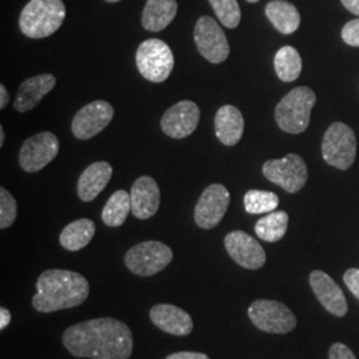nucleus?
Returning a JSON list of instances; mask_svg holds the SVG:
<instances>
[{
	"label": "nucleus",
	"mask_w": 359,
	"mask_h": 359,
	"mask_svg": "<svg viewBox=\"0 0 359 359\" xmlns=\"http://www.w3.org/2000/svg\"><path fill=\"white\" fill-rule=\"evenodd\" d=\"M221 25L234 29L241 22V10L237 0H209Z\"/></svg>",
	"instance_id": "obj_29"
},
{
	"label": "nucleus",
	"mask_w": 359,
	"mask_h": 359,
	"mask_svg": "<svg viewBox=\"0 0 359 359\" xmlns=\"http://www.w3.org/2000/svg\"><path fill=\"white\" fill-rule=\"evenodd\" d=\"M105 1H108V3H117V1H120V0H105Z\"/></svg>",
	"instance_id": "obj_39"
},
{
	"label": "nucleus",
	"mask_w": 359,
	"mask_h": 359,
	"mask_svg": "<svg viewBox=\"0 0 359 359\" xmlns=\"http://www.w3.org/2000/svg\"><path fill=\"white\" fill-rule=\"evenodd\" d=\"M329 359H357L354 353L344 344H334L329 350Z\"/></svg>",
	"instance_id": "obj_32"
},
{
	"label": "nucleus",
	"mask_w": 359,
	"mask_h": 359,
	"mask_svg": "<svg viewBox=\"0 0 359 359\" xmlns=\"http://www.w3.org/2000/svg\"><path fill=\"white\" fill-rule=\"evenodd\" d=\"M63 0H29L20 13L19 27L27 38L51 36L65 22Z\"/></svg>",
	"instance_id": "obj_3"
},
{
	"label": "nucleus",
	"mask_w": 359,
	"mask_h": 359,
	"mask_svg": "<svg viewBox=\"0 0 359 359\" xmlns=\"http://www.w3.org/2000/svg\"><path fill=\"white\" fill-rule=\"evenodd\" d=\"M4 137H6L4 129H3V127H0V147H3V144H4Z\"/></svg>",
	"instance_id": "obj_38"
},
{
	"label": "nucleus",
	"mask_w": 359,
	"mask_h": 359,
	"mask_svg": "<svg viewBox=\"0 0 359 359\" xmlns=\"http://www.w3.org/2000/svg\"><path fill=\"white\" fill-rule=\"evenodd\" d=\"M173 259L172 249L160 241H144L129 249L124 262L133 274L151 277L167 268Z\"/></svg>",
	"instance_id": "obj_7"
},
{
	"label": "nucleus",
	"mask_w": 359,
	"mask_h": 359,
	"mask_svg": "<svg viewBox=\"0 0 359 359\" xmlns=\"http://www.w3.org/2000/svg\"><path fill=\"white\" fill-rule=\"evenodd\" d=\"M341 1L346 10L359 16V0H341Z\"/></svg>",
	"instance_id": "obj_36"
},
{
	"label": "nucleus",
	"mask_w": 359,
	"mask_h": 359,
	"mask_svg": "<svg viewBox=\"0 0 359 359\" xmlns=\"http://www.w3.org/2000/svg\"><path fill=\"white\" fill-rule=\"evenodd\" d=\"M310 286L322 306L335 317H344L347 313L346 298L333 278L321 270H314L309 277Z\"/></svg>",
	"instance_id": "obj_16"
},
{
	"label": "nucleus",
	"mask_w": 359,
	"mask_h": 359,
	"mask_svg": "<svg viewBox=\"0 0 359 359\" xmlns=\"http://www.w3.org/2000/svg\"><path fill=\"white\" fill-rule=\"evenodd\" d=\"M176 13V0H147L142 11V27L149 32H160L173 22Z\"/></svg>",
	"instance_id": "obj_22"
},
{
	"label": "nucleus",
	"mask_w": 359,
	"mask_h": 359,
	"mask_svg": "<svg viewBox=\"0 0 359 359\" xmlns=\"http://www.w3.org/2000/svg\"><path fill=\"white\" fill-rule=\"evenodd\" d=\"M96 233V225L88 218H80L65 226L60 233V245L65 250L77 252L90 244Z\"/></svg>",
	"instance_id": "obj_24"
},
{
	"label": "nucleus",
	"mask_w": 359,
	"mask_h": 359,
	"mask_svg": "<svg viewBox=\"0 0 359 359\" xmlns=\"http://www.w3.org/2000/svg\"><path fill=\"white\" fill-rule=\"evenodd\" d=\"M262 173L270 182L281 187L285 192H299L308 181V167L301 156L286 154L280 160H269L264 164Z\"/></svg>",
	"instance_id": "obj_9"
},
{
	"label": "nucleus",
	"mask_w": 359,
	"mask_h": 359,
	"mask_svg": "<svg viewBox=\"0 0 359 359\" xmlns=\"http://www.w3.org/2000/svg\"><path fill=\"white\" fill-rule=\"evenodd\" d=\"M289 225V216L286 212L277 210L270 212L268 216L259 218L257 221L255 231L258 238L266 241V243H277L283 240L286 234Z\"/></svg>",
	"instance_id": "obj_26"
},
{
	"label": "nucleus",
	"mask_w": 359,
	"mask_h": 359,
	"mask_svg": "<svg viewBox=\"0 0 359 359\" xmlns=\"http://www.w3.org/2000/svg\"><path fill=\"white\" fill-rule=\"evenodd\" d=\"M244 116L234 105H222L215 117V129L218 140L226 147H233L244 135Z\"/></svg>",
	"instance_id": "obj_21"
},
{
	"label": "nucleus",
	"mask_w": 359,
	"mask_h": 359,
	"mask_svg": "<svg viewBox=\"0 0 359 359\" xmlns=\"http://www.w3.org/2000/svg\"><path fill=\"white\" fill-rule=\"evenodd\" d=\"M342 39L351 47H359V19L350 20L342 28Z\"/></svg>",
	"instance_id": "obj_31"
},
{
	"label": "nucleus",
	"mask_w": 359,
	"mask_h": 359,
	"mask_svg": "<svg viewBox=\"0 0 359 359\" xmlns=\"http://www.w3.org/2000/svg\"><path fill=\"white\" fill-rule=\"evenodd\" d=\"M165 359H210L206 354L197 351H179L168 355Z\"/></svg>",
	"instance_id": "obj_34"
},
{
	"label": "nucleus",
	"mask_w": 359,
	"mask_h": 359,
	"mask_svg": "<svg viewBox=\"0 0 359 359\" xmlns=\"http://www.w3.org/2000/svg\"><path fill=\"white\" fill-rule=\"evenodd\" d=\"M59 154V140L51 132H40L23 142L19 164L28 173H36L47 167Z\"/></svg>",
	"instance_id": "obj_12"
},
{
	"label": "nucleus",
	"mask_w": 359,
	"mask_h": 359,
	"mask_svg": "<svg viewBox=\"0 0 359 359\" xmlns=\"http://www.w3.org/2000/svg\"><path fill=\"white\" fill-rule=\"evenodd\" d=\"M194 41L197 50L209 63H224L229 53V43L222 28L210 16H201L194 27Z\"/></svg>",
	"instance_id": "obj_10"
},
{
	"label": "nucleus",
	"mask_w": 359,
	"mask_h": 359,
	"mask_svg": "<svg viewBox=\"0 0 359 359\" xmlns=\"http://www.w3.org/2000/svg\"><path fill=\"white\" fill-rule=\"evenodd\" d=\"M248 314L257 329L265 333H290L297 326L293 311L283 302L273 299H257L248 309Z\"/></svg>",
	"instance_id": "obj_8"
},
{
	"label": "nucleus",
	"mask_w": 359,
	"mask_h": 359,
	"mask_svg": "<svg viewBox=\"0 0 359 359\" xmlns=\"http://www.w3.org/2000/svg\"><path fill=\"white\" fill-rule=\"evenodd\" d=\"M200 108L191 100H182L170 107L161 117V129L172 139L191 136L200 121Z\"/></svg>",
	"instance_id": "obj_14"
},
{
	"label": "nucleus",
	"mask_w": 359,
	"mask_h": 359,
	"mask_svg": "<svg viewBox=\"0 0 359 359\" xmlns=\"http://www.w3.org/2000/svg\"><path fill=\"white\" fill-rule=\"evenodd\" d=\"M10 102V95L8 90H6L4 84L0 86V109H4L7 107V104Z\"/></svg>",
	"instance_id": "obj_37"
},
{
	"label": "nucleus",
	"mask_w": 359,
	"mask_h": 359,
	"mask_svg": "<svg viewBox=\"0 0 359 359\" xmlns=\"http://www.w3.org/2000/svg\"><path fill=\"white\" fill-rule=\"evenodd\" d=\"M56 86V77L51 74H43L25 80L16 93L13 108L16 112L25 114L34 109L41 99L48 95Z\"/></svg>",
	"instance_id": "obj_19"
},
{
	"label": "nucleus",
	"mask_w": 359,
	"mask_h": 359,
	"mask_svg": "<svg viewBox=\"0 0 359 359\" xmlns=\"http://www.w3.org/2000/svg\"><path fill=\"white\" fill-rule=\"evenodd\" d=\"M136 65L144 79L152 83L165 81L173 71L175 56L165 41L148 39L136 51Z\"/></svg>",
	"instance_id": "obj_5"
},
{
	"label": "nucleus",
	"mask_w": 359,
	"mask_h": 359,
	"mask_svg": "<svg viewBox=\"0 0 359 359\" xmlns=\"http://www.w3.org/2000/svg\"><path fill=\"white\" fill-rule=\"evenodd\" d=\"M265 13L270 23L283 35L294 34L301 25V15L294 6L285 0H273L268 3Z\"/></svg>",
	"instance_id": "obj_23"
},
{
	"label": "nucleus",
	"mask_w": 359,
	"mask_h": 359,
	"mask_svg": "<svg viewBox=\"0 0 359 359\" xmlns=\"http://www.w3.org/2000/svg\"><path fill=\"white\" fill-rule=\"evenodd\" d=\"M274 68L277 76L283 81L290 83L297 80L301 75L302 59L295 48L290 46H285L280 48L274 56Z\"/></svg>",
	"instance_id": "obj_27"
},
{
	"label": "nucleus",
	"mask_w": 359,
	"mask_h": 359,
	"mask_svg": "<svg viewBox=\"0 0 359 359\" xmlns=\"http://www.w3.org/2000/svg\"><path fill=\"white\" fill-rule=\"evenodd\" d=\"M316 102V93L309 87H297L290 90L276 107L274 116L278 127L293 135L305 132Z\"/></svg>",
	"instance_id": "obj_4"
},
{
	"label": "nucleus",
	"mask_w": 359,
	"mask_h": 359,
	"mask_svg": "<svg viewBox=\"0 0 359 359\" xmlns=\"http://www.w3.org/2000/svg\"><path fill=\"white\" fill-rule=\"evenodd\" d=\"M344 281L346 283L348 290L357 297L359 299V270L348 269L345 276H344Z\"/></svg>",
	"instance_id": "obj_33"
},
{
	"label": "nucleus",
	"mask_w": 359,
	"mask_h": 359,
	"mask_svg": "<svg viewBox=\"0 0 359 359\" xmlns=\"http://www.w3.org/2000/svg\"><path fill=\"white\" fill-rule=\"evenodd\" d=\"M225 249L233 261L245 269H261L266 262L264 248L245 231H231L225 237Z\"/></svg>",
	"instance_id": "obj_15"
},
{
	"label": "nucleus",
	"mask_w": 359,
	"mask_h": 359,
	"mask_svg": "<svg viewBox=\"0 0 359 359\" xmlns=\"http://www.w3.org/2000/svg\"><path fill=\"white\" fill-rule=\"evenodd\" d=\"M62 342L77 358L129 359L133 351L128 325L112 317L76 323L65 330Z\"/></svg>",
	"instance_id": "obj_1"
},
{
	"label": "nucleus",
	"mask_w": 359,
	"mask_h": 359,
	"mask_svg": "<svg viewBox=\"0 0 359 359\" xmlns=\"http://www.w3.org/2000/svg\"><path fill=\"white\" fill-rule=\"evenodd\" d=\"M231 204V193L222 184H212L194 208V221L201 229H213L222 221Z\"/></svg>",
	"instance_id": "obj_11"
},
{
	"label": "nucleus",
	"mask_w": 359,
	"mask_h": 359,
	"mask_svg": "<svg viewBox=\"0 0 359 359\" xmlns=\"http://www.w3.org/2000/svg\"><path fill=\"white\" fill-rule=\"evenodd\" d=\"M11 322V313L6 308H0V330H4Z\"/></svg>",
	"instance_id": "obj_35"
},
{
	"label": "nucleus",
	"mask_w": 359,
	"mask_h": 359,
	"mask_svg": "<svg viewBox=\"0 0 359 359\" xmlns=\"http://www.w3.org/2000/svg\"><path fill=\"white\" fill-rule=\"evenodd\" d=\"M151 321L160 330L176 337H187L192 333V317L182 309L169 304L154 305L149 311Z\"/></svg>",
	"instance_id": "obj_18"
},
{
	"label": "nucleus",
	"mask_w": 359,
	"mask_h": 359,
	"mask_svg": "<svg viewBox=\"0 0 359 359\" xmlns=\"http://www.w3.org/2000/svg\"><path fill=\"white\" fill-rule=\"evenodd\" d=\"M114 169L107 161H97L86 168L77 181V194L81 201H93L112 179Z\"/></svg>",
	"instance_id": "obj_20"
},
{
	"label": "nucleus",
	"mask_w": 359,
	"mask_h": 359,
	"mask_svg": "<svg viewBox=\"0 0 359 359\" xmlns=\"http://www.w3.org/2000/svg\"><path fill=\"white\" fill-rule=\"evenodd\" d=\"M90 295L88 280L76 271L50 269L36 281L32 306L39 313H53L80 306Z\"/></svg>",
	"instance_id": "obj_2"
},
{
	"label": "nucleus",
	"mask_w": 359,
	"mask_h": 359,
	"mask_svg": "<svg viewBox=\"0 0 359 359\" xmlns=\"http://www.w3.org/2000/svg\"><path fill=\"white\" fill-rule=\"evenodd\" d=\"M246 1H249V3H257L258 0H246Z\"/></svg>",
	"instance_id": "obj_40"
},
{
	"label": "nucleus",
	"mask_w": 359,
	"mask_h": 359,
	"mask_svg": "<svg viewBox=\"0 0 359 359\" xmlns=\"http://www.w3.org/2000/svg\"><path fill=\"white\" fill-rule=\"evenodd\" d=\"M160 188L154 179L142 176L136 180L130 189L132 213L139 219L154 217L160 208Z\"/></svg>",
	"instance_id": "obj_17"
},
{
	"label": "nucleus",
	"mask_w": 359,
	"mask_h": 359,
	"mask_svg": "<svg viewBox=\"0 0 359 359\" xmlns=\"http://www.w3.org/2000/svg\"><path fill=\"white\" fill-rule=\"evenodd\" d=\"M280 204L276 193L252 189L244 196L245 210L250 215H262L274 212Z\"/></svg>",
	"instance_id": "obj_28"
},
{
	"label": "nucleus",
	"mask_w": 359,
	"mask_h": 359,
	"mask_svg": "<svg viewBox=\"0 0 359 359\" xmlns=\"http://www.w3.org/2000/svg\"><path fill=\"white\" fill-rule=\"evenodd\" d=\"M18 215V205L13 194L6 188H0V229H7Z\"/></svg>",
	"instance_id": "obj_30"
},
{
	"label": "nucleus",
	"mask_w": 359,
	"mask_h": 359,
	"mask_svg": "<svg viewBox=\"0 0 359 359\" xmlns=\"http://www.w3.org/2000/svg\"><path fill=\"white\" fill-rule=\"evenodd\" d=\"M114 107L108 102L96 100L83 107L72 120V133L79 140H90L112 121Z\"/></svg>",
	"instance_id": "obj_13"
},
{
	"label": "nucleus",
	"mask_w": 359,
	"mask_h": 359,
	"mask_svg": "<svg viewBox=\"0 0 359 359\" xmlns=\"http://www.w3.org/2000/svg\"><path fill=\"white\" fill-rule=\"evenodd\" d=\"M357 154V137L354 130L344 123H333L322 142L323 160L341 170L353 165Z\"/></svg>",
	"instance_id": "obj_6"
},
{
	"label": "nucleus",
	"mask_w": 359,
	"mask_h": 359,
	"mask_svg": "<svg viewBox=\"0 0 359 359\" xmlns=\"http://www.w3.org/2000/svg\"><path fill=\"white\" fill-rule=\"evenodd\" d=\"M129 212H132L130 193L120 189L116 191L107 201L102 212V218L107 226L118 228L126 222Z\"/></svg>",
	"instance_id": "obj_25"
}]
</instances>
